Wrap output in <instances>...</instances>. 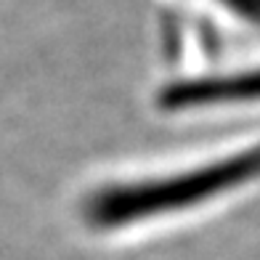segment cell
I'll return each mask as SVG.
<instances>
[{"label":"cell","mask_w":260,"mask_h":260,"mask_svg":"<svg viewBox=\"0 0 260 260\" xmlns=\"http://www.w3.org/2000/svg\"><path fill=\"white\" fill-rule=\"evenodd\" d=\"M260 181V141L239 146L220 157H210L173 173L151 178L120 181L99 188L82 205V215L93 229L112 231L141 226L205 207L239 188Z\"/></svg>","instance_id":"1"},{"label":"cell","mask_w":260,"mask_h":260,"mask_svg":"<svg viewBox=\"0 0 260 260\" xmlns=\"http://www.w3.org/2000/svg\"><path fill=\"white\" fill-rule=\"evenodd\" d=\"M223 6H229L239 16H250L260 21V0H223Z\"/></svg>","instance_id":"2"}]
</instances>
